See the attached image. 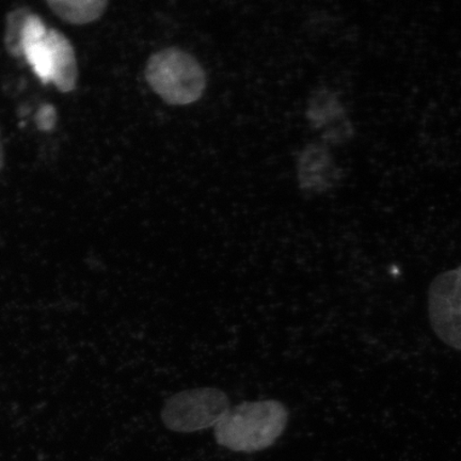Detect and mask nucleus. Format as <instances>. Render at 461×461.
Returning a JSON list of instances; mask_svg holds the SVG:
<instances>
[{"label": "nucleus", "instance_id": "obj_1", "mask_svg": "<svg viewBox=\"0 0 461 461\" xmlns=\"http://www.w3.org/2000/svg\"><path fill=\"white\" fill-rule=\"evenodd\" d=\"M287 420V409L278 401L243 402L215 426L216 441L233 452L264 451L284 434Z\"/></svg>", "mask_w": 461, "mask_h": 461}, {"label": "nucleus", "instance_id": "obj_2", "mask_svg": "<svg viewBox=\"0 0 461 461\" xmlns=\"http://www.w3.org/2000/svg\"><path fill=\"white\" fill-rule=\"evenodd\" d=\"M146 79L170 105H189L201 99L206 86L203 68L193 55L169 48L149 57Z\"/></svg>", "mask_w": 461, "mask_h": 461}, {"label": "nucleus", "instance_id": "obj_3", "mask_svg": "<svg viewBox=\"0 0 461 461\" xmlns=\"http://www.w3.org/2000/svg\"><path fill=\"white\" fill-rule=\"evenodd\" d=\"M230 411L229 397L216 388L182 391L166 402L161 420L176 432H194L216 426Z\"/></svg>", "mask_w": 461, "mask_h": 461}, {"label": "nucleus", "instance_id": "obj_4", "mask_svg": "<svg viewBox=\"0 0 461 461\" xmlns=\"http://www.w3.org/2000/svg\"><path fill=\"white\" fill-rule=\"evenodd\" d=\"M428 305L432 331L448 348L461 351V264L435 276Z\"/></svg>", "mask_w": 461, "mask_h": 461}, {"label": "nucleus", "instance_id": "obj_5", "mask_svg": "<svg viewBox=\"0 0 461 461\" xmlns=\"http://www.w3.org/2000/svg\"><path fill=\"white\" fill-rule=\"evenodd\" d=\"M308 118L327 143L339 146L355 136L353 121L339 96L330 90H317L311 97Z\"/></svg>", "mask_w": 461, "mask_h": 461}, {"label": "nucleus", "instance_id": "obj_6", "mask_svg": "<svg viewBox=\"0 0 461 461\" xmlns=\"http://www.w3.org/2000/svg\"><path fill=\"white\" fill-rule=\"evenodd\" d=\"M341 170L326 147L311 144L304 149L299 161V180L303 189L321 194L337 185Z\"/></svg>", "mask_w": 461, "mask_h": 461}, {"label": "nucleus", "instance_id": "obj_7", "mask_svg": "<svg viewBox=\"0 0 461 461\" xmlns=\"http://www.w3.org/2000/svg\"><path fill=\"white\" fill-rule=\"evenodd\" d=\"M46 44L51 54L53 83L57 89L65 94L73 91L77 88L78 67L72 43L65 34L56 29H49Z\"/></svg>", "mask_w": 461, "mask_h": 461}, {"label": "nucleus", "instance_id": "obj_8", "mask_svg": "<svg viewBox=\"0 0 461 461\" xmlns=\"http://www.w3.org/2000/svg\"><path fill=\"white\" fill-rule=\"evenodd\" d=\"M46 4L59 19L73 25L99 20L108 5L106 0H49Z\"/></svg>", "mask_w": 461, "mask_h": 461}, {"label": "nucleus", "instance_id": "obj_9", "mask_svg": "<svg viewBox=\"0 0 461 461\" xmlns=\"http://www.w3.org/2000/svg\"><path fill=\"white\" fill-rule=\"evenodd\" d=\"M32 13L27 8H19L7 16L5 32V46L8 53L14 57L23 55V32L25 23Z\"/></svg>", "mask_w": 461, "mask_h": 461}, {"label": "nucleus", "instance_id": "obj_10", "mask_svg": "<svg viewBox=\"0 0 461 461\" xmlns=\"http://www.w3.org/2000/svg\"><path fill=\"white\" fill-rule=\"evenodd\" d=\"M24 55L32 71L43 84L53 82V62L46 41L26 50Z\"/></svg>", "mask_w": 461, "mask_h": 461}, {"label": "nucleus", "instance_id": "obj_11", "mask_svg": "<svg viewBox=\"0 0 461 461\" xmlns=\"http://www.w3.org/2000/svg\"><path fill=\"white\" fill-rule=\"evenodd\" d=\"M48 32L49 29L46 28L41 17L32 14L29 15L23 32V55L32 46L45 42Z\"/></svg>", "mask_w": 461, "mask_h": 461}, {"label": "nucleus", "instance_id": "obj_12", "mask_svg": "<svg viewBox=\"0 0 461 461\" xmlns=\"http://www.w3.org/2000/svg\"><path fill=\"white\" fill-rule=\"evenodd\" d=\"M57 122L56 108L50 104L40 107L36 115L38 129L43 131H50L55 128Z\"/></svg>", "mask_w": 461, "mask_h": 461}, {"label": "nucleus", "instance_id": "obj_13", "mask_svg": "<svg viewBox=\"0 0 461 461\" xmlns=\"http://www.w3.org/2000/svg\"><path fill=\"white\" fill-rule=\"evenodd\" d=\"M5 166V151H4V146H3V140H2V131H0V170L4 168Z\"/></svg>", "mask_w": 461, "mask_h": 461}]
</instances>
